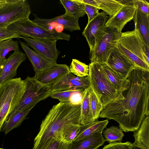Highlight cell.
<instances>
[{"label": "cell", "instance_id": "6da1fadb", "mask_svg": "<svg viewBox=\"0 0 149 149\" xmlns=\"http://www.w3.org/2000/svg\"><path fill=\"white\" fill-rule=\"evenodd\" d=\"M127 78L123 99L104 107L100 117L114 120L125 132H134L149 116V71L135 67Z\"/></svg>", "mask_w": 149, "mask_h": 149}, {"label": "cell", "instance_id": "7a4b0ae2", "mask_svg": "<svg viewBox=\"0 0 149 149\" xmlns=\"http://www.w3.org/2000/svg\"><path fill=\"white\" fill-rule=\"evenodd\" d=\"M80 114L81 103L60 102L54 105L42 122L33 146L52 138L63 140L61 135L63 128L70 124L80 125Z\"/></svg>", "mask_w": 149, "mask_h": 149}, {"label": "cell", "instance_id": "3957f363", "mask_svg": "<svg viewBox=\"0 0 149 149\" xmlns=\"http://www.w3.org/2000/svg\"><path fill=\"white\" fill-rule=\"evenodd\" d=\"M117 47L135 67L149 71V47L135 27L132 31L121 32Z\"/></svg>", "mask_w": 149, "mask_h": 149}, {"label": "cell", "instance_id": "277c9868", "mask_svg": "<svg viewBox=\"0 0 149 149\" xmlns=\"http://www.w3.org/2000/svg\"><path fill=\"white\" fill-rule=\"evenodd\" d=\"M88 66L90 87L100 100L103 108L111 103L123 99L122 93L118 91L106 76L101 64L91 63Z\"/></svg>", "mask_w": 149, "mask_h": 149}, {"label": "cell", "instance_id": "5b68a950", "mask_svg": "<svg viewBox=\"0 0 149 149\" xmlns=\"http://www.w3.org/2000/svg\"><path fill=\"white\" fill-rule=\"evenodd\" d=\"M25 87V81L20 77L0 84V133L6 119L19 103Z\"/></svg>", "mask_w": 149, "mask_h": 149}, {"label": "cell", "instance_id": "8992f818", "mask_svg": "<svg viewBox=\"0 0 149 149\" xmlns=\"http://www.w3.org/2000/svg\"><path fill=\"white\" fill-rule=\"evenodd\" d=\"M121 33L104 26L96 36L94 49L89 52L91 63H106L112 50L117 47Z\"/></svg>", "mask_w": 149, "mask_h": 149}, {"label": "cell", "instance_id": "52a82bcc", "mask_svg": "<svg viewBox=\"0 0 149 149\" xmlns=\"http://www.w3.org/2000/svg\"><path fill=\"white\" fill-rule=\"evenodd\" d=\"M7 28L22 37L31 38L65 40L69 41L70 34L54 30L46 29L38 25L29 18L20 19L13 23Z\"/></svg>", "mask_w": 149, "mask_h": 149}, {"label": "cell", "instance_id": "ba28073f", "mask_svg": "<svg viewBox=\"0 0 149 149\" xmlns=\"http://www.w3.org/2000/svg\"><path fill=\"white\" fill-rule=\"evenodd\" d=\"M24 92L14 109L23 111L33 107L38 102L50 97L52 93L51 85L42 84L35 77H27Z\"/></svg>", "mask_w": 149, "mask_h": 149}, {"label": "cell", "instance_id": "9c48e42d", "mask_svg": "<svg viewBox=\"0 0 149 149\" xmlns=\"http://www.w3.org/2000/svg\"><path fill=\"white\" fill-rule=\"evenodd\" d=\"M31 13L27 0H9L0 8V29L18 20L29 18Z\"/></svg>", "mask_w": 149, "mask_h": 149}, {"label": "cell", "instance_id": "30bf717a", "mask_svg": "<svg viewBox=\"0 0 149 149\" xmlns=\"http://www.w3.org/2000/svg\"><path fill=\"white\" fill-rule=\"evenodd\" d=\"M20 38L23 39L35 52L47 58L57 60L60 54L56 47V40L21 36Z\"/></svg>", "mask_w": 149, "mask_h": 149}, {"label": "cell", "instance_id": "8fae6325", "mask_svg": "<svg viewBox=\"0 0 149 149\" xmlns=\"http://www.w3.org/2000/svg\"><path fill=\"white\" fill-rule=\"evenodd\" d=\"M89 87L90 85L88 76L79 77L70 72L66 74L51 85L52 93L71 89L82 91Z\"/></svg>", "mask_w": 149, "mask_h": 149}, {"label": "cell", "instance_id": "7c38bea8", "mask_svg": "<svg viewBox=\"0 0 149 149\" xmlns=\"http://www.w3.org/2000/svg\"><path fill=\"white\" fill-rule=\"evenodd\" d=\"M21 47L31 62L37 75L51 69L57 64L56 60L47 58L31 49L26 43L19 40Z\"/></svg>", "mask_w": 149, "mask_h": 149}, {"label": "cell", "instance_id": "4fadbf2b", "mask_svg": "<svg viewBox=\"0 0 149 149\" xmlns=\"http://www.w3.org/2000/svg\"><path fill=\"white\" fill-rule=\"evenodd\" d=\"M106 64L125 78L135 67L129 59L119 51L117 47L112 50Z\"/></svg>", "mask_w": 149, "mask_h": 149}, {"label": "cell", "instance_id": "5bb4252c", "mask_svg": "<svg viewBox=\"0 0 149 149\" xmlns=\"http://www.w3.org/2000/svg\"><path fill=\"white\" fill-rule=\"evenodd\" d=\"M136 9L133 4L123 5L114 15L110 17L104 26L116 29L121 33L125 25L133 19Z\"/></svg>", "mask_w": 149, "mask_h": 149}, {"label": "cell", "instance_id": "9a60e30c", "mask_svg": "<svg viewBox=\"0 0 149 149\" xmlns=\"http://www.w3.org/2000/svg\"><path fill=\"white\" fill-rule=\"evenodd\" d=\"M26 58V55L21 51H14L11 54L0 73V84L14 78L17 75L18 68Z\"/></svg>", "mask_w": 149, "mask_h": 149}, {"label": "cell", "instance_id": "2e32d148", "mask_svg": "<svg viewBox=\"0 0 149 149\" xmlns=\"http://www.w3.org/2000/svg\"><path fill=\"white\" fill-rule=\"evenodd\" d=\"M108 17L104 12L99 13L96 17L87 24L82 32V34L86 38L90 48V52L94 49L96 36L104 26Z\"/></svg>", "mask_w": 149, "mask_h": 149}, {"label": "cell", "instance_id": "e0dca14e", "mask_svg": "<svg viewBox=\"0 0 149 149\" xmlns=\"http://www.w3.org/2000/svg\"><path fill=\"white\" fill-rule=\"evenodd\" d=\"M69 66L65 64H58L52 68L34 76L42 84L51 85L66 74L70 72Z\"/></svg>", "mask_w": 149, "mask_h": 149}, {"label": "cell", "instance_id": "ac0fdd59", "mask_svg": "<svg viewBox=\"0 0 149 149\" xmlns=\"http://www.w3.org/2000/svg\"><path fill=\"white\" fill-rule=\"evenodd\" d=\"M33 108L32 107L23 111L14 110L5 120L1 128V131L6 134L13 129L19 127Z\"/></svg>", "mask_w": 149, "mask_h": 149}, {"label": "cell", "instance_id": "d6986e66", "mask_svg": "<svg viewBox=\"0 0 149 149\" xmlns=\"http://www.w3.org/2000/svg\"><path fill=\"white\" fill-rule=\"evenodd\" d=\"M109 121L98 120L87 124L80 125L78 134L74 141H78L97 133H102L106 127Z\"/></svg>", "mask_w": 149, "mask_h": 149}, {"label": "cell", "instance_id": "ffe728a7", "mask_svg": "<svg viewBox=\"0 0 149 149\" xmlns=\"http://www.w3.org/2000/svg\"><path fill=\"white\" fill-rule=\"evenodd\" d=\"M105 141L102 133H97L85 138L73 141L68 149H98Z\"/></svg>", "mask_w": 149, "mask_h": 149}, {"label": "cell", "instance_id": "44dd1931", "mask_svg": "<svg viewBox=\"0 0 149 149\" xmlns=\"http://www.w3.org/2000/svg\"><path fill=\"white\" fill-rule=\"evenodd\" d=\"M133 136L135 141L134 143L143 149H149V117L146 116Z\"/></svg>", "mask_w": 149, "mask_h": 149}, {"label": "cell", "instance_id": "7402d4cb", "mask_svg": "<svg viewBox=\"0 0 149 149\" xmlns=\"http://www.w3.org/2000/svg\"><path fill=\"white\" fill-rule=\"evenodd\" d=\"M103 71L114 88L122 93L126 88L128 80L116 72L106 63L101 64Z\"/></svg>", "mask_w": 149, "mask_h": 149}, {"label": "cell", "instance_id": "603a6c76", "mask_svg": "<svg viewBox=\"0 0 149 149\" xmlns=\"http://www.w3.org/2000/svg\"><path fill=\"white\" fill-rule=\"evenodd\" d=\"M133 19L135 27L138 29L145 44L149 47V16L136 9Z\"/></svg>", "mask_w": 149, "mask_h": 149}, {"label": "cell", "instance_id": "cb8c5ba5", "mask_svg": "<svg viewBox=\"0 0 149 149\" xmlns=\"http://www.w3.org/2000/svg\"><path fill=\"white\" fill-rule=\"evenodd\" d=\"M90 87L85 88L81 93L80 125H83L95 121L90 108L89 101Z\"/></svg>", "mask_w": 149, "mask_h": 149}, {"label": "cell", "instance_id": "d4e9b609", "mask_svg": "<svg viewBox=\"0 0 149 149\" xmlns=\"http://www.w3.org/2000/svg\"><path fill=\"white\" fill-rule=\"evenodd\" d=\"M79 19L65 13L63 15L50 19L52 22L62 26L64 29L72 32L81 29L79 23Z\"/></svg>", "mask_w": 149, "mask_h": 149}, {"label": "cell", "instance_id": "484cf974", "mask_svg": "<svg viewBox=\"0 0 149 149\" xmlns=\"http://www.w3.org/2000/svg\"><path fill=\"white\" fill-rule=\"evenodd\" d=\"M65 10V13L79 18L86 14L84 8V3L79 0H60Z\"/></svg>", "mask_w": 149, "mask_h": 149}, {"label": "cell", "instance_id": "4316f807", "mask_svg": "<svg viewBox=\"0 0 149 149\" xmlns=\"http://www.w3.org/2000/svg\"><path fill=\"white\" fill-rule=\"evenodd\" d=\"M123 6L118 0H94L93 6L102 10L111 17Z\"/></svg>", "mask_w": 149, "mask_h": 149}, {"label": "cell", "instance_id": "83f0119b", "mask_svg": "<svg viewBox=\"0 0 149 149\" xmlns=\"http://www.w3.org/2000/svg\"><path fill=\"white\" fill-rule=\"evenodd\" d=\"M123 131L119 127L112 126L104 129L102 135L105 141L109 143L120 142L124 136Z\"/></svg>", "mask_w": 149, "mask_h": 149}, {"label": "cell", "instance_id": "f1b7e54d", "mask_svg": "<svg viewBox=\"0 0 149 149\" xmlns=\"http://www.w3.org/2000/svg\"><path fill=\"white\" fill-rule=\"evenodd\" d=\"M70 144L62 139L52 138L42 143L33 146L32 149H68Z\"/></svg>", "mask_w": 149, "mask_h": 149}, {"label": "cell", "instance_id": "f546056e", "mask_svg": "<svg viewBox=\"0 0 149 149\" xmlns=\"http://www.w3.org/2000/svg\"><path fill=\"white\" fill-rule=\"evenodd\" d=\"M69 68L70 72L76 76L83 77L88 75V65L77 59H72Z\"/></svg>", "mask_w": 149, "mask_h": 149}, {"label": "cell", "instance_id": "4dcf8cb0", "mask_svg": "<svg viewBox=\"0 0 149 149\" xmlns=\"http://www.w3.org/2000/svg\"><path fill=\"white\" fill-rule=\"evenodd\" d=\"M90 104L91 113L94 121L98 120L103 107L102 104L95 93L90 87Z\"/></svg>", "mask_w": 149, "mask_h": 149}, {"label": "cell", "instance_id": "1f68e13d", "mask_svg": "<svg viewBox=\"0 0 149 149\" xmlns=\"http://www.w3.org/2000/svg\"><path fill=\"white\" fill-rule=\"evenodd\" d=\"M80 125L68 124L63 129L61 137L65 141L71 143L74 140L79 132Z\"/></svg>", "mask_w": 149, "mask_h": 149}, {"label": "cell", "instance_id": "d6a6232c", "mask_svg": "<svg viewBox=\"0 0 149 149\" xmlns=\"http://www.w3.org/2000/svg\"><path fill=\"white\" fill-rule=\"evenodd\" d=\"M19 42L10 38L0 42V57L6 58L9 52L12 51H19Z\"/></svg>", "mask_w": 149, "mask_h": 149}, {"label": "cell", "instance_id": "836d02e7", "mask_svg": "<svg viewBox=\"0 0 149 149\" xmlns=\"http://www.w3.org/2000/svg\"><path fill=\"white\" fill-rule=\"evenodd\" d=\"M79 91L76 90L71 89L52 92L50 97L57 99L61 102H71V96L74 93Z\"/></svg>", "mask_w": 149, "mask_h": 149}, {"label": "cell", "instance_id": "e575fe53", "mask_svg": "<svg viewBox=\"0 0 149 149\" xmlns=\"http://www.w3.org/2000/svg\"><path fill=\"white\" fill-rule=\"evenodd\" d=\"M84 11L88 16L87 24H88L98 15L99 13V11L100 9L90 4L84 3Z\"/></svg>", "mask_w": 149, "mask_h": 149}, {"label": "cell", "instance_id": "d590c367", "mask_svg": "<svg viewBox=\"0 0 149 149\" xmlns=\"http://www.w3.org/2000/svg\"><path fill=\"white\" fill-rule=\"evenodd\" d=\"M133 5L139 11L149 16V3L145 0H132Z\"/></svg>", "mask_w": 149, "mask_h": 149}, {"label": "cell", "instance_id": "8d00e7d4", "mask_svg": "<svg viewBox=\"0 0 149 149\" xmlns=\"http://www.w3.org/2000/svg\"><path fill=\"white\" fill-rule=\"evenodd\" d=\"M20 36L7 28L0 29V42L10 38L19 39Z\"/></svg>", "mask_w": 149, "mask_h": 149}, {"label": "cell", "instance_id": "74e56055", "mask_svg": "<svg viewBox=\"0 0 149 149\" xmlns=\"http://www.w3.org/2000/svg\"><path fill=\"white\" fill-rule=\"evenodd\" d=\"M35 19L33 21L39 26L49 30H54L52 28L54 26L52 25V22L50 19H42L35 16Z\"/></svg>", "mask_w": 149, "mask_h": 149}, {"label": "cell", "instance_id": "f35d334b", "mask_svg": "<svg viewBox=\"0 0 149 149\" xmlns=\"http://www.w3.org/2000/svg\"><path fill=\"white\" fill-rule=\"evenodd\" d=\"M131 143L129 141L109 143L105 146L102 149H130Z\"/></svg>", "mask_w": 149, "mask_h": 149}, {"label": "cell", "instance_id": "ab89813d", "mask_svg": "<svg viewBox=\"0 0 149 149\" xmlns=\"http://www.w3.org/2000/svg\"><path fill=\"white\" fill-rule=\"evenodd\" d=\"M7 61V59L0 57V73L1 72Z\"/></svg>", "mask_w": 149, "mask_h": 149}, {"label": "cell", "instance_id": "60d3db41", "mask_svg": "<svg viewBox=\"0 0 149 149\" xmlns=\"http://www.w3.org/2000/svg\"><path fill=\"white\" fill-rule=\"evenodd\" d=\"M130 149H143L138 147L134 143H131Z\"/></svg>", "mask_w": 149, "mask_h": 149}, {"label": "cell", "instance_id": "b9f144b4", "mask_svg": "<svg viewBox=\"0 0 149 149\" xmlns=\"http://www.w3.org/2000/svg\"><path fill=\"white\" fill-rule=\"evenodd\" d=\"M9 0H0V8L7 2Z\"/></svg>", "mask_w": 149, "mask_h": 149}, {"label": "cell", "instance_id": "7bdbcfd3", "mask_svg": "<svg viewBox=\"0 0 149 149\" xmlns=\"http://www.w3.org/2000/svg\"><path fill=\"white\" fill-rule=\"evenodd\" d=\"M0 149H3V148H0Z\"/></svg>", "mask_w": 149, "mask_h": 149}]
</instances>
